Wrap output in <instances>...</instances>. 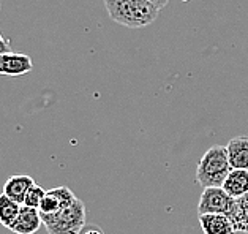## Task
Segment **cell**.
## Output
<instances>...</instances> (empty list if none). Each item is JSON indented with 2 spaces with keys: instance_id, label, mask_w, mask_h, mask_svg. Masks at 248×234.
I'll list each match as a JSON object with an SVG mask.
<instances>
[{
  "instance_id": "obj_1",
  "label": "cell",
  "mask_w": 248,
  "mask_h": 234,
  "mask_svg": "<svg viewBox=\"0 0 248 234\" xmlns=\"http://www.w3.org/2000/svg\"><path fill=\"white\" fill-rule=\"evenodd\" d=\"M105 7L114 22L130 29L150 26L160 13L149 0H105Z\"/></svg>"
},
{
  "instance_id": "obj_2",
  "label": "cell",
  "mask_w": 248,
  "mask_h": 234,
  "mask_svg": "<svg viewBox=\"0 0 248 234\" xmlns=\"http://www.w3.org/2000/svg\"><path fill=\"white\" fill-rule=\"evenodd\" d=\"M232 171L229 163L226 146H212L199 160L196 168V182L204 188L223 187L229 172Z\"/></svg>"
},
{
  "instance_id": "obj_3",
  "label": "cell",
  "mask_w": 248,
  "mask_h": 234,
  "mask_svg": "<svg viewBox=\"0 0 248 234\" xmlns=\"http://www.w3.org/2000/svg\"><path fill=\"white\" fill-rule=\"evenodd\" d=\"M47 234H81L86 228V206L78 198L71 206L57 214L41 215Z\"/></svg>"
},
{
  "instance_id": "obj_4",
  "label": "cell",
  "mask_w": 248,
  "mask_h": 234,
  "mask_svg": "<svg viewBox=\"0 0 248 234\" xmlns=\"http://www.w3.org/2000/svg\"><path fill=\"white\" fill-rule=\"evenodd\" d=\"M235 200L229 196L223 187H210L204 188L201 198L198 203V215L204 214H221V215H231L234 209Z\"/></svg>"
},
{
  "instance_id": "obj_5",
  "label": "cell",
  "mask_w": 248,
  "mask_h": 234,
  "mask_svg": "<svg viewBox=\"0 0 248 234\" xmlns=\"http://www.w3.org/2000/svg\"><path fill=\"white\" fill-rule=\"evenodd\" d=\"M76 200L78 198L73 191L68 187H65V185H62V187H56L46 191L38 211L41 215H52V214L60 212L65 207L71 206Z\"/></svg>"
},
{
  "instance_id": "obj_6",
  "label": "cell",
  "mask_w": 248,
  "mask_h": 234,
  "mask_svg": "<svg viewBox=\"0 0 248 234\" xmlns=\"http://www.w3.org/2000/svg\"><path fill=\"white\" fill-rule=\"evenodd\" d=\"M33 68V61L27 54L5 52L0 54V75L3 76H21Z\"/></svg>"
},
{
  "instance_id": "obj_7",
  "label": "cell",
  "mask_w": 248,
  "mask_h": 234,
  "mask_svg": "<svg viewBox=\"0 0 248 234\" xmlns=\"http://www.w3.org/2000/svg\"><path fill=\"white\" fill-rule=\"evenodd\" d=\"M41 226H43V220H41V214L38 209L22 206L19 217L16 218L13 226L10 228V231L16 234H35L38 233Z\"/></svg>"
},
{
  "instance_id": "obj_8",
  "label": "cell",
  "mask_w": 248,
  "mask_h": 234,
  "mask_svg": "<svg viewBox=\"0 0 248 234\" xmlns=\"http://www.w3.org/2000/svg\"><path fill=\"white\" fill-rule=\"evenodd\" d=\"M198 220L204 234H235V228L228 215L204 214L198 215Z\"/></svg>"
},
{
  "instance_id": "obj_9",
  "label": "cell",
  "mask_w": 248,
  "mask_h": 234,
  "mask_svg": "<svg viewBox=\"0 0 248 234\" xmlns=\"http://www.w3.org/2000/svg\"><path fill=\"white\" fill-rule=\"evenodd\" d=\"M37 182L33 181V177L26 176V174H16V176L8 177L3 184V195H7L8 198H11L13 201H16L17 204H24V200H26L27 191L30 190L32 185H35Z\"/></svg>"
},
{
  "instance_id": "obj_10",
  "label": "cell",
  "mask_w": 248,
  "mask_h": 234,
  "mask_svg": "<svg viewBox=\"0 0 248 234\" xmlns=\"http://www.w3.org/2000/svg\"><path fill=\"white\" fill-rule=\"evenodd\" d=\"M229 163L232 170L248 171V136H235L226 144Z\"/></svg>"
},
{
  "instance_id": "obj_11",
  "label": "cell",
  "mask_w": 248,
  "mask_h": 234,
  "mask_svg": "<svg viewBox=\"0 0 248 234\" xmlns=\"http://www.w3.org/2000/svg\"><path fill=\"white\" fill-rule=\"evenodd\" d=\"M223 190L234 200L248 193V171L247 170H232L223 184Z\"/></svg>"
},
{
  "instance_id": "obj_12",
  "label": "cell",
  "mask_w": 248,
  "mask_h": 234,
  "mask_svg": "<svg viewBox=\"0 0 248 234\" xmlns=\"http://www.w3.org/2000/svg\"><path fill=\"white\" fill-rule=\"evenodd\" d=\"M229 218H231L235 228V233L248 234V193L235 200L234 209L231 215H229Z\"/></svg>"
},
{
  "instance_id": "obj_13",
  "label": "cell",
  "mask_w": 248,
  "mask_h": 234,
  "mask_svg": "<svg viewBox=\"0 0 248 234\" xmlns=\"http://www.w3.org/2000/svg\"><path fill=\"white\" fill-rule=\"evenodd\" d=\"M21 204H17L7 195H0V225L5 226L7 230H10L16 218L19 217L21 212Z\"/></svg>"
},
{
  "instance_id": "obj_14",
  "label": "cell",
  "mask_w": 248,
  "mask_h": 234,
  "mask_svg": "<svg viewBox=\"0 0 248 234\" xmlns=\"http://www.w3.org/2000/svg\"><path fill=\"white\" fill-rule=\"evenodd\" d=\"M46 191L41 185L35 184L30 187V190L27 191L26 195V200H24V204L22 206H27V207H33V209H40V204L43 201V198L46 195Z\"/></svg>"
},
{
  "instance_id": "obj_15",
  "label": "cell",
  "mask_w": 248,
  "mask_h": 234,
  "mask_svg": "<svg viewBox=\"0 0 248 234\" xmlns=\"http://www.w3.org/2000/svg\"><path fill=\"white\" fill-rule=\"evenodd\" d=\"M81 234H105V233H103L101 228L95 226V225H90V226H86V228H84Z\"/></svg>"
},
{
  "instance_id": "obj_16",
  "label": "cell",
  "mask_w": 248,
  "mask_h": 234,
  "mask_svg": "<svg viewBox=\"0 0 248 234\" xmlns=\"http://www.w3.org/2000/svg\"><path fill=\"white\" fill-rule=\"evenodd\" d=\"M5 52H10V46L7 43V40L2 37V33H0V54H5Z\"/></svg>"
},
{
  "instance_id": "obj_17",
  "label": "cell",
  "mask_w": 248,
  "mask_h": 234,
  "mask_svg": "<svg viewBox=\"0 0 248 234\" xmlns=\"http://www.w3.org/2000/svg\"><path fill=\"white\" fill-rule=\"evenodd\" d=\"M149 2H150V3H154L158 10H161V8H165V7H166L169 0H149Z\"/></svg>"
},
{
  "instance_id": "obj_18",
  "label": "cell",
  "mask_w": 248,
  "mask_h": 234,
  "mask_svg": "<svg viewBox=\"0 0 248 234\" xmlns=\"http://www.w3.org/2000/svg\"><path fill=\"white\" fill-rule=\"evenodd\" d=\"M182 2H188V0H182Z\"/></svg>"
}]
</instances>
